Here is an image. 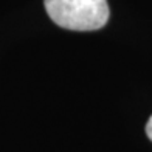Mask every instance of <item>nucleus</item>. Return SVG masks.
<instances>
[{
	"label": "nucleus",
	"instance_id": "1",
	"mask_svg": "<svg viewBox=\"0 0 152 152\" xmlns=\"http://www.w3.org/2000/svg\"><path fill=\"white\" fill-rule=\"evenodd\" d=\"M44 5L58 26L73 31L99 30L110 16L107 0H44Z\"/></svg>",
	"mask_w": 152,
	"mask_h": 152
},
{
	"label": "nucleus",
	"instance_id": "2",
	"mask_svg": "<svg viewBox=\"0 0 152 152\" xmlns=\"http://www.w3.org/2000/svg\"><path fill=\"white\" fill-rule=\"evenodd\" d=\"M146 135L149 137V140L152 141V115H151V118H149V121L146 124Z\"/></svg>",
	"mask_w": 152,
	"mask_h": 152
}]
</instances>
